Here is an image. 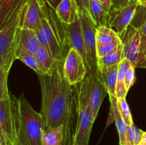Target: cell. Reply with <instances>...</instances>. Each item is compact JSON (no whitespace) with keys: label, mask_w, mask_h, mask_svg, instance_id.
I'll return each instance as SVG.
<instances>
[{"label":"cell","mask_w":146,"mask_h":145,"mask_svg":"<svg viewBox=\"0 0 146 145\" xmlns=\"http://www.w3.org/2000/svg\"><path fill=\"white\" fill-rule=\"evenodd\" d=\"M62 25L65 31L67 45H68L69 48H73L76 50L82 55L86 63V51L82 28H81V21L78 14L76 19L74 22L70 24H62Z\"/></svg>","instance_id":"4fadbf2b"},{"label":"cell","mask_w":146,"mask_h":145,"mask_svg":"<svg viewBox=\"0 0 146 145\" xmlns=\"http://www.w3.org/2000/svg\"><path fill=\"white\" fill-rule=\"evenodd\" d=\"M138 3H139L140 6L145 7L146 8V0H140V1H138Z\"/></svg>","instance_id":"8d00e7d4"},{"label":"cell","mask_w":146,"mask_h":145,"mask_svg":"<svg viewBox=\"0 0 146 145\" xmlns=\"http://www.w3.org/2000/svg\"><path fill=\"white\" fill-rule=\"evenodd\" d=\"M75 87H76L75 102L78 117L75 132L68 145H88L91 129L96 119L91 111L89 100L80 84Z\"/></svg>","instance_id":"277c9868"},{"label":"cell","mask_w":146,"mask_h":145,"mask_svg":"<svg viewBox=\"0 0 146 145\" xmlns=\"http://www.w3.org/2000/svg\"><path fill=\"white\" fill-rule=\"evenodd\" d=\"M27 0H0V31L9 24Z\"/></svg>","instance_id":"9a60e30c"},{"label":"cell","mask_w":146,"mask_h":145,"mask_svg":"<svg viewBox=\"0 0 146 145\" xmlns=\"http://www.w3.org/2000/svg\"><path fill=\"white\" fill-rule=\"evenodd\" d=\"M107 14L109 13L112 7V0H98Z\"/></svg>","instance_id":"836d02e7"},{"label":"cell","mask_w":146,"mask_h":145,"mask_svg":"<svg viewBox=\"0 0 146 145\" xmlns=\"http://www.w3.org/2000/svg\"><path fill=\"white\" fill-rule=\"evenodd\" d=\"M120 38L123 45V58H127L135 68H146V58L141 53L139 28L130 24Z\"/></svg>","instance_id":"52a82bcc"},{"label":"cell","mask_w":146,"mask_h":145,"mask_svg":"<svg viewBox=\"0 0 146 145\" xmlns=\"http://www.w3.org/2000/svg\"><path fill=\"white\" fill-rule=\"evenodd\" d=\"M48 5V4H47ZM52 9L48 6L46 15L42 18L41 24L36 30L40 45L58 61L64 60V45L66 44L65 32L61 33L59 27L56 22Z\"/></svg>","instance_id":"3957f363"},{"label":"cell","mask_w":146,"mask_h":145,"mask_svg":"<svg viewBox=\"0 0 146 145\" xmlns=\"http://www.w3.org/2000/svg\"><path fill=\"white\" fill-rule=\"evenodd\" d=\"M109 98L110 102L112 104L113 107L114 119H115V125H116L117 130L119 135V145H124L125 135H126L128 126L125 125L118 110V106H117V98L114 96H109Z\"/></svg>","instance_id":"cb8c5ba5"},{"label":"cell","mask_w":146,"mask_h":145,"mask_svg":"<svg viewBox=\"0 0 146 145\" xmlns=\"http://www.w3.org/2000/svg\"><path fill=\"white\" fill-rule=\"evenodd\" d=\"M96 47L108 44L120 38L118 33L108 26H102L96 28Z\"/></svg>","instance_id":"7402d4cb"},{"label":"cell","mask_w":146,"mask_h":145,"mask_svg":"<svg viewBox=\"0 0 146 145\" xmlns=\"http://www.w3.org/2000/svg\"><path fill=\"white\" fill-rule=\"evenodd\" d=\"M128 2H129V0H112L111 9H120L125 7Z\"/></svg>","instance_id":"d6a6232c"},{"label":"cell","mask_w":146,"mask_h":145,"mask_svg":"<svg viewBox=\"0 0 146 145\" xmlns=\"http://www.w3.org/2000/svg\"><path fill=\"white\" fill-rule=\"evenodd\" d=\"M56 15L64 24L74 22L78 16V9L74 0H62L55 9Z\"/></svg>","instance_id":"e0dca14e"},{"label":"cell","mask_w":146,"mask_h":145,"mask_svg":"<svg viewBox=\"0 0 146 145\" xmlns=\"http://www.w3.org/2000/svg\"><path fill=\"white\" fill-rule=\"evenodd\" d=\"M123 45L122 42L113 50L102 58H98L97 61V67H108L111 65H116L121 62L123 59Z\"/></svg>","instance_id":"603a6c76"},{"label":"cell","mask_w":146,"mask_h":145,"mask_svg":"<svg viewBox=\"0 0 146 145\" xmlns=\"http://www.w3.org/2000/svg\"><path fill=\"white\" fill-rule=\"evenodd\" d=\"M9 71L5 68H0V100L8 98L10 96V92L8 90L7 80Z\"/></svg>","instance_id":"83f0119b"},{"label":"cell","mask_w":146,"mask_h":145,"mask_svg":"<svg viewBox=\"0 0 146 145\" xmlns=\"http://www.w3.org/2000/svg\"><path fill=\"white\" fill-rule=\"evenodd\" d=\"M138 145H146V144L145 143V142H143V140H141V142H140L138 144Z\"/></svg>","instance_id":"f35d334b"},{"label":"cell","mask_w":146,"mask_h":145,"mask_svg":"<svg viewBox=\"0 0 146 145\" xmlns=\"http://www.w3.org/2000/svg\"><path fill=\"white\" fill-rule=\"evenodd\" d=\"M131 63L127 58H123L118 63V74H117L115 98H125L128 93L125 85V75L127 70L131 66Z\"/></svg>","instance_id":"d6986e66"},{"label":"cell","mask_w":146,"mask_h":145,"mask_svg":"<svg viewBox=\"0 0 146 145\" xmlns=\"http://www.w3.org/2000/svg\"><path fill=\"white\" fill-rule=\"evenodd\" d=\"M121 43V38L119 39L116 40V41H113L112 43H110L108 44H106V45H100V46L96 47V55L97 58H102V57L105 56L107 54L111 53V51H113L118 45Z\"/></svg>","instance_id":"f1b7e54d"},{"label":"cell","mask_w":146,"mask_h":145,"mask_svg":"<svg viewBox=\"0 0 146 145\" xmlns=\"http://www.w3.org/2000/svg\"><path fill=\"white\" fill-rule=\"evenodd\" d=\"M142 140L143 141V142H145V143L146 144V132H143Z\"/></svg>","instance_id":"74e56055"},{"label":"cell","mask_w":146,"mask_h":145,"mask_svg":"<svg viewBox=\"0 0 146 145\" xmlns=\"http://www.w3.org/2000/svg\"><path fill=\"white\" fill-rule=\"evenodd\" d=\"M39 45L36 31L30 28H19L16 53L24 52L34 54Z\"/></svg>","instance_id":"5bb4252c"},{"label":"cell","mask_w":146,"mask_h":145,"mask_svg":"<svg viewBox=\"0 0 146 145\" xmlns=\"http://www.w3.org/2000/svg\"><path fill=\"white\" fill-rule=\"evenodd\" d=\"M144 55H145V58H146V50L145 51V52H144Z\"/></svg>","instance_id":"ab89813d"},{"label":"cell","mask_w":146,"mask_h":145,"mask_svg":"<svg viewBox=\"0 0 146 145\" xmlns=\"http://www.w3.org/2000/svg\"><path fill=\"white\" fill-rule=\"evenodd\" d=\"M138 28L141 34V53L144 55V52L146 50V16L143 23Z\"/></svg>","instance_id":"4dcf8cb0"},{"label":"cell","mask_w":146,"mask_h":145,"mask_svg":"<svg viewBox=\"0 0 146 145\" xmlns=\"http://www.w3.org/2000/svg\"><path fill=\"white\" fill-rule=\"evenodd\" d=\"M143 132V131L137 127L134 123L128 127L124 145H138V144L142 140Z\"/></svg>","instance_id":"d4e9b609"},{"label":"cell","mask_w":146,"mask_h":145,"mask_svg":"<svg viewBox=\"0 0 146 145\" xmlns=\"http://www.w3.org/2000/svg\"><path fill=\"white\" fill-rule=\"evenodd\" d=\"M63 61L57 63L52 72L38 75L41 89V110L44 131L64 126V145H68L72 139L71 119L74 97L73 87L66 79L63 71Z\"/></svg>","instance_id":"6da1fadb"},{"label":"cell","mask_w":146,"mask_h":145,"mask_svg":"<svg viewBox=\"0 0 146 145\" xmlns=\"http://www.w3.org/2000/svg\"><path fill=\"white\" fill-rule=\"evenodd\" d=\"M135 67L131 64V66L128 68L125 72V85L127 91L128 92L131 87L133 86L135 81Z\"/></svg>","instance_id":"f546056e"},{"label":"cell","mask_w":146,"mask_h":145,"mask_svg":"<svg viewBox=\"0 0 146 145\" xmlns=\"http://www.w3.org/2000/svg\"><path fill=\"white\" fill-rule=\"evenodd\" d=\"M18 145H43L42 115L34 109L24 95L15 97Z\"/></svg>","instance_id":"7a4b0ae2"},{"label":"cell","mask_w":146,"mask_h":145,"mask_svg":"<svg viewBox=\"0 0 146 145\" xmlns=\"http://www.w3.org/2000/svg\"><path fill=\"white\" fill-rule=\"evenodd\" d=\"M90 15L96 28L107 26L108 15L98 0H90Z\"/></svg>","instance_id":"ffe728a7"},{"label":"cell","mask_w":146,"mask_h":145,"mask_svg":"<svg viewBox=\"0 0 146 145\" xmlns=\"http://www.w3.org/2000/svg\"><path fill=\"white\" fill-rule=\"evenodd\" d=\"M62 0H45V1L46 2V4H48V6L49 7H51L52 9H54L55 11V9H56V7H58V4L61 3V1Z\"/></svg>","instance_id":"e575fe53"},{"label":"cell","mask_w":146,"mask_h":145,"mask_svg":"<svg viewBox=\"0 0 146 145\" xmlns=\"http://www.w3.org/2000/svg\"><path fill=\"white\" fill-rule=\"evenodd\" d=\"M78 14L81 21L84 44L86 51V64L88 72L89 74H93L98 69L96 39V30L89 15L80 11H78Z\"/></svg>","instance_id":"ba28073f"},{"label":"cell","mask_w":146,"mask_h":145,"mask_svg":"<svg viewBox=\"0 0 146 145\" xmlns=\"http://www.w3.org/2000/svg\"><path fill=\"white\" fill-rule=\"evenodd\" d=\"M135 1H139L140 0H135Z\"/></svg>","instance_id":"60d3db41"},{"label":"cell","mask_w":146,"mask_h":145,"mask_svg":"<svg viewBox=\"0 0 146 145\" xmlns=\"http://www.w3.org/2000/svg\"><path fill=\"white\" fill-rule=\"evenodd\" d=\"M0 145H7L5 140H4V137L1 133H0Z\"/></svg>","instance_id":"d590c367"},{"label":"cell","mask_w":146,"mask_h":145,"mask_svg":"<svg viewBox=\"0 0 146 145\" xmlns=\"http://www.w3.org/2000/svg\"><path fill=\"white\" fill-rule=\"evenodd\" d=\"M34 56L38 69V75H48L51 73L57 63L59 61L55 59L48 51L41 45H39L37 48L34 53Z\"/></svg>","instance_id":"2e32d148"},{"label":"cell","mask_w":146,"mask_h":145,"mask_svg":"<svg viewBox=\"0 0 146 145\" xmlns=\"http://www.w3.org/2000/svg\"><path fill=\"white\" fill-rule=\"evenodd\" d=\"M117 106L125 125L128 127L132 125L133 124V121L125 98H117Z\"/></svg>","instance_id":"484cf974"},{"label":"cell","mask_w":146,"mask_h":145,"mask_svg":"<svg viewBox=\"0 0 146 145\" xmlns=\"http://www.w3.org/2000/svg\"><path fill=\"white\" fill-rule=\"evenodd\" d=\"M22 7L0 31V68H5L8 71L16 60L17 32L19 28L20 12Z\"/></svg>","instance_id":"5b68a950"},{"label":"cell","mask_w":146,"mask_h":145,"mask_svg":"<svg viewBox=\"0 0 146 145\" xmlns=\"http://www.w3.org/2000/svg\"><path fill=\"white\" fill-rule=\"evenodd\" d=\"M86 95L89 100L90 106L94 118L97 117L101 103L107 93L106 90L101 80L98 70L94 73L89 74L88 77L80 82Z\"/></svg>","instance_id":"30bf717a"},{"label":"cell","mask_w":146,"mask_h":145,"mask_svg":"<svg viewBox=\"0 0 146 145\" xmlns=\"http://www.w3.org/2000/svg\"><path fill=\"white\" fill-rule=\"evenodd\" d=\"M15 96L10 93L8 98L0 100V133L7 145H18Z\"/></svg>","instance_id":"8992f818"},{"label":"cell","mask_w":146,"mask_h":145,"mask_svg":"<svg viewBox=\"0 0 146 145\" xmlns=\"http://www.w3.org/2000/svg\"><path fill=\"white\" fill-rule=\"evenodd\" d=\"M64 130L63 125L50 128L43 132V145H64Z\"/></svg>","instance_id":"44dd1931"},{"label":"cell","mask_w":146,"mask_h":145,"mask_svg":"<svg viewBox=\"0 0 146 145\" xmlns=\"http://www.w3.org/2000/svg\"><path fill=\"white\" fill-rule=\"evenodd\" d=\"M47 7L45 0H27L20 12L19 27L36 31L46 15Z\"/></svg>","instance_id":"8fae6325"},{"label":"cell","mask_w":146,"mask_h":145,"mask_svg":"<svg viewBox=\"0 0 146 145\" xmlns=\"http://www.w3.org/2000/svg\"><path fill=\"white\" fill-rule=\"evenodd\" d=\"M15 58L16 60L21 61L25 65L29 67L31 69L35 71L37 74H38V67H37L36 61L34 54H31L24 52H17L15 55Z\"/></svg>","instance_id":"4316f807"},{"label":"cell","mask_w":146,"mask_h":145,"mask_svg":"<svg viewBox=\"0 0 146 145\" xmlns=\"http://www.w3.org/2000/svg\"><path fill=\"white\" fill-rule=\"evenodd\" d=\"M138 7V1L130 0L125 7L120 9H111L108 15L107 26L115 30L121 36L132 23Z\"/></svg>","instance_id":"7c38bea8"},{"label":"cell","mask_w":146,"mask_h":145,"mask_svg":"<svg viewBox=\"0 0 146 145\" xmlns=\"http://www.w3.org/2000/svg\"><path fill=\"white\" fill-rule=\"evenodd\" d=\"M63 71L66 79L74 87L85 79L88 68L82 55L76 49L70 48L64 60Z\"/></svg>","instance_id":"9c48e42d"},{"label":"cell","mask_w":146,"mask_h":145,"mask_svg":"<svg viewBox=\"0 0 146 145\" xmlns=\"http://www.w3.org/2000/svg\"><path fill=\"white\" fill-rule=\"evenodd\" d=\"M129 1H130V0H129Z\"/></svg>","instance_id":"b9f144b4"},{"label":"cell","mask_w":146,"mask_h":145,"mask_svg":"<svg viewBox=\"0 0 146 145\" xmlns=\"http://www.w3.org/2000/svg\"><path fill=\"white\" fill-rule=\"evenodd\" d=\"M76 4L78 11L90 15V0H74Z\"/></svg>","instance_id":"1f68e13d"},{"label":"cell","mask_w":146,"mask_h":145,"mask_svg":"<svg viewBox=\"0 0 146 145\" xmlns=\"http://www.w3.org/2000/svg\"><path fill=\"white\" fill-rule=\"evenodd\" d=\"M118 64L108 67L98 68L101 80L109 96L115 97Z\"/></svg>","instance_id":"ac0fdd59"}]
</instances>
